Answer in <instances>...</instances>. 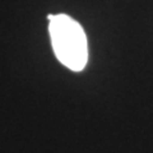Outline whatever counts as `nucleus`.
<instances>
[{
    "label": "nucleus",
    "mask_w": 153,
    "mask_h": 153,
    "mask_svg": "<svg viewBox=\"0 0 153 153\" xmlns=\"http://www.w3.org/2000/svg\"><path fill=\"white\" fill-rule=\"evenodd\" d=\"M47 18L57 60L73 71L83 70L88 61V42L83 27L66 14H51Z\"/></svg>",
    "instance_id": "obj_1"
}]
</instances>
